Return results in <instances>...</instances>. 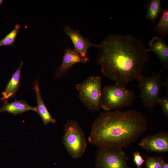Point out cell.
<instances>
[{
    "label": "cell",
    "instance_id": "cell-1",
    "mask_svg": "<svg viewBox=\"0 0 168 168\" xmlns=\"http://www.w3.org/2000/svg\"><path fill=\"white\" fill-rule=\"evenodd\" d=\"M97 48L96 61L102 74L121 86L137 79L148 58V49L131 35L109 34Z\"/></svg>",
    "mask_w": 168,
    "mask_h": 168
},
{
    "label": "cell",
    "instance_id": "cell-2",
    "mask_svg": "<svg viewBox=\"0 0 168 168\" xmlns=\"http://www.w3.org/2000/svg\"><path fill=\"white\" fill-rule=\"evenodd\" d=\"M146 119L134 110L101 112L94 121L88 141L99 148H122L147 129Z\"/></svg>",
    "mask_w": 168,
    "mask_h": 168
},
{
    "label": "cell",
    "instance_id": "cell-3",
    "mask_svg": "<svg viewBox=\"0 0 168 168\" xmlns=\"http://www.w3.org/2000/svg\"><path fill=\"white\" fill-rule=\"evenodd\" d=\"M136 98L134 92L125 86L116 84L106 86L102 90L101 108L109 111L130 106Z\"/></svg>",
    "mask_w": 168,
    "mask_h": 168
},
{
    "label": "cell",
    "instance_id": "cell-4",
    "mask_svg": "<svg viewBox=\"0 0 168 168\" xmlns=\"http://www.w3.org/2000/svg\"><path fill=\"white\" fill-rule=\"evenodd\" d=\"M63 142L68 153L77 159L84 154L86 143L84 132L76 120L71 119L65 124Z\"/></svg>",
    "mask_w": 168,
    "mask_h": 168
},
{
    "label": "cell",
    "instance_id": "cell-5",
    "mask_svg": "<svg viewBox=\"0 0 168 168\" xmlns=\"http://www.w3.org/2000/svg\"><path fill=\"white\" fill-rule=\"evenodd\" d=\"M154 73L148 76L141 75L137 78L140 90L139 97L143 106L150 112L159 104L160 94L164 83L161 81V72Z\"/></svg>",
    "mask_w": 168,
    "mask_h": 168
},
{
    "label": "cell",
    "instance_id": "cell-6",
    "mask_svg": "<svg viewBox=\"0 0 168 168\" xmlns=\"http://www.w3.org/2000/svg\"><path fill=\"white\" fill-rule=\"evenodd\" d=\"M101 77L92 76L76 86L80 99L91 110H97L101 108Z\"/></svg>",
    "mask_w": 168,
    "mask_h": 168
},
{
    "label": "cell",
    "instance_id": "cell-7",
    "mask_svg": "<svg viewBox=\"0 0 168 168\" xmlns=\"http://www.w3.org/2000/svg\"><path fill=\"white\" fill-rule=\"evenodd\" d=\"M128 157L122 148H99L95 159L96 168H130Z\"/></svg>",
    "mask_w": 168,
    "mask_h": 168
},
{
    "label": "cell",
    "instance_id": "cell-8",
    "mask_svg": "<svg viewBox=\"0 0 168 168\" xmlns=\"http://www.w3.org/2000/svg\"><path fill=\"white\" fill-rule=\"evenodd\" d=\"M139 145L150 152H167L168 132L161 131L154 134L144 137L139 142Z\"/></svg>",
    "mask_w": 168,
    "mask_h": 168
},
{
    "label": "cell",
    "instance_id": "cell-9",
    "mask_svg": "<svg viewBox=\"0 0 168 168\" xmlns=\"http://www.w3.org/2000/svg\"><path fill=\"white\" fill-rule=\"evenodd\" d=\"M63 30L72 41L74 49L87 62H89L87 54L88 50L91 46L97 47V44H93L89 39L83 36L78 30H75L67 26Z\"/></svg>",
    "mask_w": 168,
    "mask_h": 168
},
{
    "label": "cell",
    "instance_id": "cell-10",
    "mask_svg": "<svg viewBox=\"0 0 168 168\" xmlns=\"http://www.w3.org/2000/svg\"><path fill=\"white\" fill-rule=\"evenodd\" d=\"M86 63L87 61L81 57L74 49H71L68 47L65 50L61 64L55 71L54 78H62L76 64L78 63Z\"/></svg>",
    "mask_w": 168,
    "mask_h": 168
},
{
    "label": "cell",
    "instance_id": "cell-11",
    "mask_svg": "<svg viewBox=\"0 0 168 168\" xmlns=\"http://www.w3.org/2000/svg\"><path fill=\"white\" fill-rule=\"evenodd\" d=\"M149 51L153 52L161 62L163 66L168 69V46L166 44L163 38L156 36L153 37L149 43Z\"/></svg>",
    "mask_w": 168,
    "mask_h": 168
},
{
    "label": "cell",
    "instance_id": "cell-12",
    "mask_svg": "<svg viewBox=\"0 0 168 168\" xmlns=\"http://www.w3.org/2000/svg\"><path fill=\"white\" fill-rule=\"evenodd\" d=\"M3 105L0 108V113L4 112L16 115L29 110H33L36 112V107L30 105L26 101L17 100L15 98L14 101L11 103L8 102L7 100L2 101Z\"/></svg>",
    "mask_w": 168,
    "mask_h": 168
},
{
    "label": "cell",
    "instance_id": "cell-13",
    "mask_svg": "<svg viewBox=\"0 0 168 168\" xmlns=\"http://www.w3.org/2000/svg\"><path fill=\"white\" fill-rule=\"evenodd\" d=\"M39 79L37 78L33 86L36 96L37 106H36V111L40 116L43 123L47 125L49 123L54 124L56 120L50 114L46 108L43 99L39 89Z\"/></svg>",
    "mask_w": 168,
    "mask_h": 168
},
{
    "label": "cell",
    "instance_id": "cell-14",
    "mask_svg": "<svg viewBox=\"0 0 168 168\" xmlns=\"http://www.w3.org/2000/svg\"><path fill=\"white\" fill-rule=\"evenodd\" d=\"M23 64V62L21 61L16 70L12 75L4 91L2 92L3 97L2 98L3 100L9 98L15 97L21 84L20 73Z\"/></svg>",
    "mask_w": 168,
    "mask_h": 168
},
{
    "label": "cell",
    "instance_id": "cell-15",
    "mask_svg": "<svg viewBox=\"0 0 168 168\" xmlns=\"http://www.w3.org/2000/svg\"><path fill=\"white\" fill-rule=\"evenodd\" d=\"M160 0H149L147 1L146 7L147 12L145 16L146 19L152 22L155 21L158 15L162 13L163 9L161 5Z\"/></svg>",
    "mask_w": 168,
    "mask_h": 168
},
{
    "label": "cell",
    "instance_id": "cell-16",
    "mask_svg": "<svg viewBox=\"0 0 168 168\" xmlns=\"http://www.w3.org/2000/svg\"><path fill=\"white\" fill-rule=\"evenodd\" d=\"M162 15L158 23L155 25L154 30L161 37L163 38L168 34V8L163 9Z\"/></svg>",
    "mask_w": 168,
    "mask_h": 168
},
{
    "label": "cell",
    "instance_id": "cell-17",
    "mask_svg": "<svg viewBox=\"0 0 168 168\" xmlns=\"http://www.w3.org/2000/svg\"><path fill=\"white\" fill-rule=\"evenodd\" d=\"M20 28V24H16L14 29L4 38L0 41V47L13 45Z\"/></svg>",
    "mask_w": 168,
    "mask_h": 168
},
{
    "label": "cell",
    "instance_id": "cell-18",
    "mask_svg": "<svg viewBox=\"0 0 168 168\" xmlns=\"http://www.w3.org/2000/svg\"><path fill=\"white\" fill-rule=\"evenodd\" d=\"M163 159L162 157L160 156H146L144 159L146 168H161Z\"/></svg>",
    "mask_w": 168,
    "mask_h": 168
},
{
    "label": "cell",
    "instance_id": "cell-19",
    "mask_svg": "<svg viewBox=\"0 0 168 168\" xmlns=\"http://www.w3.org/2000/svg\"><path fill=\"white\" fill-rule=\"evenodd\" d=\"M159 104L161 107L162 113L166 117H168V96L161 98L159 100Z\"/></svg>",
    "mask_w": 168,
    "mask_h": 168
},
{
    "label": "cell",
    "instance_id": "cell-20",
    "mask_svg": "<svg viewBox=\"0 0 168 168\" xmlns=\"http://www.w3.org/2000/svg\"><path fill=\"white\" fill-rule=\"evenodd\" d=\"M133 160L137 168H141L142 164L145 161L144 159L138 151H136L133 154Z\"/></svg>",
    "mask_w": 168,
    "mask_h": 168
},
{
    "label": "cell",
    "instance_id": "cell-21",
    "mask_svg": "<svg viewBox=\"0 0 168 168\" xmlns=\"http://www.w3.org/2000/svg\"><path fill=\"white\" fill-rule=\"evenodd\" d=\"M161 165V168H168V164L164 161L163 159L162 160Z\"/></svg>",
    "mask_w": 168,
    "mask_h": 168
},
{
    "label": "cell",
    "instance_id": "cell-22",
    "mask_svg": "<svg viewBox=\"0 0 168 168\" xmlns=\"http://www.w3.org/2000/svg\"><path fill=\"white\" fill-rule=\"evenodd\" d=\"M3 0H0V7H1V5L2 3V2H3Z\"/></svg>",
    "mask_w": 168,
    "mask_h": 168
},
{
    "label": "cell",
    "instance_id": "cell-23",
    "mask_svg": "<svg viewBox=\"0 0 168 168\" xmlns=\"http://www.w3.org/2000/svg\"><path fill=\"white\" fill-rule=\"evenodd\" d=\"M0 101H3V99H2V98H0Z\"/></svg>",
    "mask_w": 168,
    "mask_h": 168
}]
</instances>
